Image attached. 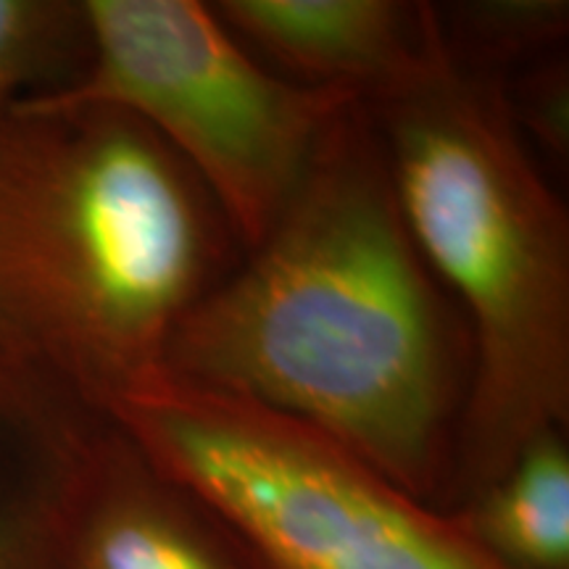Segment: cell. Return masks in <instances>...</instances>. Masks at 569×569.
I'll use <instances>...</instances> for the list:
<instances>
[{"label": "cell", "mask_w": 569, "mask_h": 569, "mask_svg": "<svg viewBox=\"0 0 569 569\" xmlns=\"http://www.w3.org/2000/svg\"><path fill=\"white\" fill-rule=\"evenodd\" d=\"M232 248L140 119L40 96L0 113V375L27 393L113 422Z\"/></svg>", "instance_id": "obj_2"}, {"label": "cell", "mask_w": 569, "mask_h": 569, "mask_svg": "<svg viewBox=\"0 0 569 569\" xmlns=\"http://www.w3.org/2000/svg\"><path fill=\"white\" fill-rule=\"evenodd\" d=\"M503 92L519 134L551 159L569 156V67L567 53H551L503 80Z\"/></svg>", "instance_id": "obj_12"}, {"label": "cell", "mask_w": 569, "mask_h": 569, "mask_svg": "<svg viewBox=\"0 0 569 569\" xmlns=\"http://www.w3.org/2000/svg\"><path fill=\"white\" fill-rule=\"evenodd\" d=\"M88 63L63 106L140 119L201 182L234 246L253 251L301 188L327 130L356 101L267 69L198 0H82Z\"/></svg>", "instance_id": "obj_5"}, {"label": "cell", "mask_w": 569, "mask_h": 569, "mask_svg": "<svg viewBox=\"0 0 569 569\" xmlns=\"http://www.w3.org/2000/svg\"><path fill=\"white\" fill-rule=\"evenodd\" d=\"M113 422L217 511L259 569H503L448 511L261 403L161 372Z\"/></svg>", "instance_id": "obj_4"}, {"label": "cell", "mask_w": 569, "mask_h": 569, "mask_svg": "<svg viewBox=\"0 0 569 569\" xmlns=\"http://www.w3.org/2000/svg\"><path fill=\"white\" fill-rule=\"evenodd\" d=\"M567 430L530 440L511 465L448 515L498 567L569 569Z\"/></svg>", "instance_id": "obj_9"}, {"label": "cell", "mask_w": 569, "mask_h": 569, "mask_svg": "<svg viewBox=\"0 0 569 569\" xmlns=\"http://www.w3.org/2000/svg\"><path fill=\"white\" fill-rule=\"evenodd\" d=\"M163 372L317 427L440 509L472 348L351 103L277 224L184 311Z\"/></svg>", "instance_id": "obj_1"}, {"label": "cell", "mask_w": 569, "mask_h": 569, "mask_svg": "<svg viewBox=\"0 0 569 569\" xmlns=\"http://www.w3.org/2000/svg\"><path fill=\"white\" fill-rule=\"evenodd\" d=\"M430 6L446 56L472 74L503 80L565 51L567 0H461Z\"/></svg>", "instance_id": "obj_10"}, {"label": "cell", "mask_w": 569, "mask_h": 569, "mask_svg": "<svg viewBox=\"0 0 569 569\" xmlns=\"http://www.w3.org/2000/svg\"><path fill=\"white\" fill-rule=\"evenodd\" d=\"M84 63L82 0H0V113L67 88Z\"/></svg>", "instance_id": "obj_11"}, {"label": "cell", "mask_w": 569, "mask_h": 569, "mask_svg": "<svg viewBox=\"0 0 569 569\" xmlns=\"http://www.w3.org/2000/svg\"><path fill=\"white\" fill-rule=\"evenodd\" d=\"M111 419L63 415L0 377V569H51L77 446Z\"/></svg>", "instance_id": "obj_8"}, {"label": "cell", "mask_w": 569, "mask_h": 569, "mask_svg": "<svg viewBox=\"0 0 569 569\" xmlns=\"http://www.w3.org/2000/svg\"><path fill=\"white\" fill-rule=\"evenodd\" d=\"M209 6L248 51L284 71V80L348 92L365 106L409 82L430 53V3L219 0Z\"/></svg>", "instance_id": "obj_7"}, {"label": "cell", "mask_w": 569, "mask_h": 569, "mask_svg": "<svg viewBox=\"0 0 569 569\" xmlns=\"http://www.w3.org/2000/svg\"><path fill=\"white\" fill-rule=\"evenodd\" d=\"M51 569H259L203 498L117 422L80 440L63 486Z\"/></svg>", "instance_id": "obj_6"}, {"label": "cell", "mask_w": 569, "mask_h": 569, "mask_svg": "<svg viewBox=\"0 0 569 569\" xmlns=\"http://www.w3.org/2000/svg\"><path fill=\"white\" fill-rule=\"evenodd\" d=\"M432 13V6H430ZM419 251L472 348L451 475L457 509L530 440L569 425V217L511 117L503 80L430 53L365 106Z\"/></svg>", "instance_id": "obj_3"}]
</instances>
